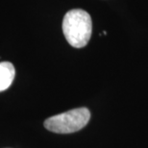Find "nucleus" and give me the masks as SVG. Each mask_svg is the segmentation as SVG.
I'll return each mask as SVG.
<instances>
[{"mask_svg": "<svg viewBox=\"0 0 148 148\" xmlns=\"http://www.w3.org/2000/svg\"><path fill=\"white\" fill-rule=\"evenodd\" d=\"M90 118V112L87 108L73 109L47 118L44 121V127L57 134H70L84 128Z\"/></svg>", "mask_w": 148, "mask_h": 148, "instance_id": "obj_2", "label": "nucleus"}, {"mask_svg": "<svg viewBox=\"0 0 148 148\" xmlns=\"http://www.w3.org/2000/svg\"><path fill=\"white\" fill-rule=\"evenodd\" d=\"M92 31L90 16L81 9L67 12L63 20V32L67 42L75 48L86 46Z\"/></svg>", "mask_w": 148, "mask_h": 148, "instance_id": "obj_1", "label": "nucleus"}, {"mask_svg": "<svg viewBox=\"0 0 148 148\" xmlns=\"http://www.w3.org/2000/svg\"><path fill=\"white\" fill-rule=\"evenodd\" d=\"M14 76L16 69L13 64H11L10 62L0 63V91L6 90L11 87Z\"/></svg>", "mask_w": 148, "mask_h": 148, "instance_id": "obj_3", "label": "nucleus"}]
</instances>
